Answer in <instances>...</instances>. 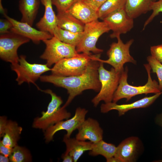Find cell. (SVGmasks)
Returning a JSON list of instances; mask_svg holds the SVG:
<instances>
[{
	"label": "cell",
	"instance_id": "cell-18",
	"mask_svg": "<svg viewBox=\"0 0 162 162\" xmlns=\"http://www.w3.org/2000/svg\"><path fill=\"white\" fill-rule=\"evenodd\" d=\"M67 11L85 24L99 19L97 11L82 0L76 2Z\"/></svg>",
	"mask_w": 162,
	"mask_h": 162
},
{
	"label": "cell",
	"instance_id": "cell-11",
	"mask_svg": "<svg viewBox=\"0 0 162 162\" xmlns=\"http://www.w3.org/2000/svg\"><path fill=\"white\" fill-rule=\"evenodd\" d=\"M88 110L84 108L78 107L76 108L75 114L72 117L58 122L46 129L44 131V139L46 142H49L53 140L54 136L58 131L64 130L67 131L65 135L70 137L74 131L78 129L86 119Z\"/></svg>",
	"mask_w": 162,
	"mask_h": 162
},
{
	"label": "cell",
	"instance_id": "cell-13",
	"mask_svg": "<svg viewBox=\"0 0 162 162\" xmlns=\"http://www.w3.org/2000/svg\"><path fill=\"white\" fill-rule=\"evenodd\" d=\"M4 16L13 25L10 31L29 38L35 44H38L41 41L50 39L53 36L48 32L37 30L28 23L18 21L6 14Z\"/></svg>",
	"mask_w": 162,
	"mask_h": 162
},
{
	"label": "cell",
	"instance_id": "cell-34",
	"mask_svg": "<svg viewBox=\"0 0 162 162\" xmlns=\"http://www.w3.org/2000/svg\"><path fill=\"white\" fill-rule=\"evenodd\" d=\"M8 120L6 116L0 117V137H3L4 135L7 125Z\"/></svg>",
	"mask_w": 162,
	"mask_h": 162
},
{
	"label": "cell",
	"instance_id": "cell-32",
	"mask_svg": "<svg viewBox=\"0 0 162 162\" xmlns=\"http://www.w3.org/2000/svg\"><path fill=\"white\" fill-rule=\"evenodd\" d=\"M13 26L11 22L7 19H0V34H5L9 32Z\"/></svg>",
	"mask_w": 162,
	"mask_h": 162
},
{
	"label": "cell",
	"instance_id": "cell-41",
	"mask_svg": "<svg viewBox=\"0 0 162 162\" xmlns=\"http://www.w3.org/2000/svg\"><path fill=\"white\" fill-rule=\"evenodd\" d=\"M161 148H162V146H161ZM156 162H162V160H159L157 161H156Z\"/></svg>",
	"mask_w": 162,
	"mask_h": 162
},
{
	"label": "cell",
	"instance_id": "cell-37",
	"mask_svg": "<svg viewBox=\"0 0 162 162\" xmlns=\"http://www.w3.org/2000/svg\"><path fill=\"white\" fill-rule=\"evenodd\" d=\"M9 157L6 156L1 154L0 155V162H8L10 161Z\"/></svg>",
	"mask_w": 162,
	"mask_h": 162
},
{
	"label": "cell",
	"instance_id": "cell-28",
	"mask_svg": "<svg viewBox=\"0 0 162 162\" xmlns=\"http://www.w3.org/2000/svg\"><path fill=\"white\" fill-rule=\"evenodd\" d=\"M147 60L152 72L155 73L157 75L159 86L162 91V64L151 55L148 56Z\"/></svg>",
	"mask_w": 162,
	"mask_h": 162
},
{
	"label": "cell",
	"instance_id": "cell-27",
	"mask_svg": "<svg viewBox=\"0 0 162 162\" xmlns=\"http://www.w3.org/2000/svg\"><path fill=\"white\" fill-rule=\"evenodd\" d=\"M11 162H27L32 161L30 152L26 148L18 145L13 148L12 151L9 157Z\"/></svg>",
	"mask_w": 162,
	"mask_h": 162
},
{
	"label": "cell",
	"instance_id": "cell-16",
	"mask_svg": "<svg viewBox=\"0 0 162 162\" xmlns=\"http://www.w3.org/2000/svg\"><path fill=\"white\" fill-rule=\"evenodd\" d=\"M137 137H129L122 141L117 147L114 157L120 162H133L135 159L138 147Z\"/></svg>",
	"mask_w": 162,
	"mask_h": 162
},
{
	"label": "cell",
	"instance_id": "cell-29",
	"mask_svg": "<svg viewBox=\"0 0 162 162\" xmlns=\"http://www.w3.org/2000/svg\"><path fill=\"white\" fill-rule=\"evenodd\" d=\"M150 10L152 11V14L145 22L143 25V30L152 21L155 17L160 13H162V0H158L152 2L150 6Z\"/></svg>",
	"mask_w": 162,
	"mask_h": 162
},
{
	"label": "cell",
	"instance_id": "cell-14",
	"mask_svg": "<svg viewBox=\"0 0 162 162\" xmlns=\"http://www.w3.org/2000/svg\"><path fill=\"white\" fill-rule=\"evenodd\" d=\"M162 94V91L155 94L153 96L145 97L131 103L118 104L116 103L111 102L101 104L100 108L101 113H105L113 110H117L119 116L124 115L131 110L146 107L152 104Z\"/></svg>",
	"mask_w": 162,
	"mask_h": 162
},
{
	"label": "cell",
	"instance_id": "cell-35",
	"mask_svg": "<svg viewBox=\"0 0 162 162\" xmlns=\"http://www.w3.org/2000/svg\"><path fill=\"white\" fill-rule=\"evenodd\" d=\"M13 148L6 146L2 144L1 140L0 141V152L1 154L6 156L9 157L12 153Z\"/></svg>",
	"mask_w": 162,
	"mask_h": 162
},
{
	"label": "cell",
	"instance_id": "cell-23",
	"mask_svg": "<svg viewBox=\"0 0 162 162\" xmlns=\"http://www.w3.org/2000/svg\"><path fill=\"white\" fill-rule=\"evenodd\" d=\"M22 130L16 122L8 120L3 139L1 141L6 147L13 148L17 145V142Z\"/></svg>",
	"mask_w": 162,
	"mask_h": 162
},
{
	"label": "cell",
	"instance_id": "cell-24",
	"mask_svg": "<svg viewBox=\"0 0 162 162\" xmlns=\"http://www.w3.org/2000/svg\"><path fill=\"white\" fill-rule=\"evenodd\" d=\"M116 149L117 147L114 144L107 143L102 140L93 143L92 149L89 151L88 154L92 156L101 155L107 160L114 156Z\"/></svg>",
	"mask_w": 162,
	"mask_h": 162
},
{
	"label": "cell",
	"instance_id": "cell-30",
	"mask_svg": "<svg viewBox=\"0 0 162 162\" xmlns=\"http://www.w3.org/2000/svg\"><path fill=\"white\" fill-rule=\"evenodd\" d=\"M81 0H52V5L56 8L57 12L67 11L74 4Z\"/></svg>",
	"mask_w": 162,
	"mask_h": 162
},
{
	"label": "cell",
	"instance_id": "cell-21",
	"mask_svg": "<svg viewBox=\"0 0 162 162\" xmlns=\"http://www.w3.org/2000/svg\"><path fill=\"white\" fill-rule=\"evenodd\" d=\"M40 0H20L19 9L22 14L20 21L32 26L39 8Z\"/></svg>",
	"mask_w": 162,
	"mask_h": 162
},
{
	"label": "cell",
	"instance_id": "cell-12",
	"mask_svg": "<svg viewBox=\"0 0 162 162\" xmlns=\"http://www.w3.org/2000/svg\"><path fill=\"white\" fill-rule=\"evenodd\" d=\"M102 20L112 31V33L110 35L112 38H116L121 34L127 33L134 26V19L128 16L125 8L112 13Z\"/></svg>",
	"mask_w": 162,
	"mask_h": 162
},
{
	"label": "cell",
	"instance_id": "cell-22",
	"mask_svg": "<svg viewBox=\"0 0 162 162\" xmlns=\"http://www.w3.org/2000/svg\"><path fill=\"white\" fill-rule=\"evenodd\" d=\"M156 0H126L125 9L133 19L150 11L152 3Z\"/></svg>",
	"mask_w": 162,
	"mask_h": 162
},
{
	"label": "cell",
	"instance_id": "cell-4",
	"mask_svg": "<svg viewBox=\"0 0 162 162\" xmlns=\"http://www.w3.org/2000/svg\"><path fill=\"white\" fill-rule=\"evenodd\" d=\"M99 61L100 63L98 71L101 86L98 93L92 100L95 107L102 101L105 103L112 101L114 94L119 85L122 72L117 71L113 68L110 70H107L104 68V63Z\"/></svg>",
	"mask_w": 162,
	"mask_h": 162
},
{
	"label": "cell",
	"instance_id": "cell-20",
	"mask_svg": "<svg viewBox=\"0 0 162 162\" xmlns=\"http://www.w3.org/2000/svg\"><path fill=\"white\" fill-rule=\"evenodd\" d=\"M56 17L58 27L74 32L83 31L85 24L67 11L58 12Z\"/></svg>",
	"mask_w": 162,
	"mask_h": 162
},
{
	"label": "cell",
	"instance_id": "cell-40",
	"mask_svg": "<svg viewBox=\"0 0 162 162\" xmlns=\"http://www.w3.org/2000/svg\"><path fill=\"white\" fill-rule=\"evenodd\" d=\"M2 0H0V10L1 13L4 15L6 14V10L4 8L2 4Z\"/></svg>",
	"mask_w": 162,
	"mask_h": 162
},
{
	"label": "cell",
	"instance_id": "cell-31",
	"mask_svg": "<svg viewBox=\"0 0 162 162\" xmlns=\"http://www.w3.org/2000/svg\"><path fill=\"white\" fill-rule=\"evenodd\" d=\"M150 50L151 55L162 64V44L151 46Z\"/></svg>",
	"mask_w": 162,
	"mask_h": 162
},
{
	"label": "cell",
	"instance_id": "cell-36",
	"mask_svg": "<svg viewBox=\"0 0 162 162\" xmlns=\"http://www.w3.org/2000/svg\"><path fill=\"white\" fill-rule=\"evenodd\" d=\"M62 158L63 162H74L73 157L69 154H63L62 155Z\"/></svg>",
	"mask_w": 162,
	"mask_h": 162
},
{
	"label": "cell",
	"instance_id": "cell-5",
	"mask_svg": "<svg viewBox=\"0 0 162 162\" xmlns=\"http://www.w3.org/2000/svg\"><path fill=\"white\" fill-rule=\"evenodd\" d=\"M110 30L103 21H100L98 20L85 24L83 37L76 47L77 52L88 54H92L91 52L95 54H101L103 50L96 47V43L101 35Z\"/></svg>",
	"mask_w": 162,
	"mask_h": 162
},
{
	"label": "cell",
	"instance_id": "cell-7",
	"mask_svg": "<svg viewBox=\"0 0 162 162\" xmlns=\"http://www.w3.org/2000/svg\"><path fill=\"white\" fill-rule=\"evenodd\" d=\"M117 42H113L107 52L108 57L107 60H103L100 58L98 60L103 63L110 65L116 71L122 72L124 69V64L128 62L136 64V61L130 55V49L134 40L131 39L124 43L120 36L116 38Z\"/></svg>",
	"mask_w": 162,
	"mask_h": 162
},
{
	"label": "cell",
	"instance_id": "cell-3",
	"mask_svg": "<svg viewBox=\"0 0 162 162\" xmlns=\"http://www.w3.org/2000/svg\"><path fill=\"white\" fill-rule=\"evenodd\" d=\"M40 90L50 94L51 96V100L49 104L46 111L42 112L41 117L34 119L32 127L44 131L49 127L58 122L69 118L71 113L68 112L65 108L61 107L63 102L62 100L52 90L47 89Z\"/></svg>",
	"mask_w": 162,
	"mask_h": 162
},
{
	"label": "cell",
	"instance_id": "cell-8",
	"mask_svg": "<svg viewBox=\"0 0 162 162\" xmlns=\"http://www.w3.org/2000/svg\"><path fill=\"white\" fill-rule=\"evenodd\" d=\"M43 42L46 48L40 58L46 61L50 68L63 59L72 57L78 53L75 46L64 43L54 36Z\"/></svg>",
	"mask_w": 162,
	"mask_h": 162
},
{
	"label": "cell",
	"instance_id": "cell-9",
	"mask_svg": "<svg viewBox=\"0 0 162 162\" xmlns=\"http://www.w3.org/2000/svg\"><path fill=\"white\" fill-rule=\"evenodd\" d=\"M11 68L16 74L17 76L16 80L19 85L24 82L28 84L32 83L36 85L35 82L40 78L43 74L51 70L46 64L29 63L24 55L20 56L19 63L11 65Z\"/></svg>",
	"mask_w": 162,
	"mask_h": 162
},
{
	"label": "cell",
	"instance_id": "cell-17",
	"mask_svg": "<svg viewBox=\"0 0 162 162\" xmlns=\"http://www.w3.org/2000/svg\"><path fill=\"white\" fill-rule=\"evenodd\" d=\"M44 7L43 16L37 23L36 26L38 30L48 32L53 36L54 31L58 26L56 15L54 11L52 0H40Z\"/></svg>",
	"mask_w": 162,
	"mask_h": 162
},
{
	"label": "cell",
	"instance_id": "cell-10",
	"mask_svg": "<svg viewBox=\"0 0 162 162\" xmlns=\"http://www.w3.org/2000/svg\"><path fill=\"white\" fill-rule=\"evenodd\" d=\"M30 40L27 38L11 31L7 33L0 34V58L4 61L10 63L11 65L18 63V48Z\"/></svg>",
	"mask_w": 162,
	"mask_h": 162
},
{
	"label": "cell",
	"instance_id": "cell-38",
	"mask_svg": "<svg viewBox=\"0 0 162 162\" xmlns=\"http://www.w3.org/2000/svg\"><path fill=\"white\" fill-rule=\"evenodd\" d=\"M157 123L162 128V113L159 115L157 118Z\"/></svg>",
	"mask_w": 162,
	"mask_h": 162
},
{
	"label": "cell",
	"instance_id": "cell-2",
	"mask_svg": "<svg viewBox=\"0 0 162 162\" xmlns=\"http://www.w3.org/2000/svg\"><path fill=\"white\" fill-rule=\"evenodd\" d=\"M144 66L148 74V81L144 85L134 86L128 82V69L126 66L122 72L119 85L114 94L112 102L116 103L119 100L125 98L126 101L136 95L149 93H155L161 92L158 83L155 80H152L151 74V68L148 64Z\"/></svg>",
	"mask_w": 162,
	"mask_h": 162
},
{
	"label": "cell",
	"instance_id": "cell-6",
	"mask_svg": "<svg viewBox=\"0 0 162 162\" xmlns=\"http://www.w3.org/2000/svg\"><path fill=\"white\" fill-rule=\"evenodd\" d=\"M96 54L78 53L72 57L63 59L51 68L52 74L63 76L81 75L86 71Z\"/></svg>",
	"mask_w": 162,
	"mask_h": 162
},
{
	"label": "cell",
	"instance_id": "cell-26",
	"mask_svg": "<svg viewBox=\"0 0 162 162\" xmlns=\"http://www.w3.org/2000/svg\"><path fill=\"white\" fill-rule=\"evenodd\" d=\"M126 2V0H107L97 11L99 18L103 20L112 13L125 8Z\"/></svg>",
	"mask_w": 162,
	"mask_h": 162
},
{
	"label": "cell",
	"instance_id": "cell-1",
	"mask_svg": "<svg viewBox=\"0 0 162 162\" xmlns=\"http://www.w3.org/2000/svg\"><path fill=\"white\" fill-rule=\"evenodd\" d=\"M100 54H96L86 71L78 75L63 76L52 74L41 76V81L52 83L55 86L67 89L69 96L68 99L62 106L65 108L76 96L86 90H93L99 92L101 85L99 79L98 69L99 65L98 58Z\"/></svg>",
	"mask_w": 162,
	"mask_h": 162
},
{
	"label": "cell",
	"instance_id": "cell-33",
	"mask_svg": "<svg viewBox=\"0 0 162 162\" xmlns=\"http://www.w3.org/2000/svg\"><path fill=\"white\" fill-rule=\"evenodd\" d=\"M98 11L100 6L107 0H82Z\"/></svg>",
	"mask_w": 162,
	"mask_h": 162
},
{
	"label": "cell",
	"instance_id": "cell-15",
	"mask_svg": "<svg viewBox=\"0 0 162 162\" xmlns=\"http://www.w3.org/2000/svg\"><path fill=\"white\" fill-rule=\"evenodd\" d=\"M77 130L75 138L79 140L95 143L103 140V130L98 121L92 118L85 119Z\"/></svg>",
	"mask_w": 162,
	"mask_h": 162
},
{
	"label": "cell",
	"instance_id": "cell-19",
	"mask_svg": "<svg viewBox=\"0 0 162 162\" xmlns=\"http://www.w3.org/2000/svg\"><path fill=\"white\" fill-rule=\"evenodd\" d=\"M63 142L66 146L65 154H69L73 158L74 162H76L84 153L90 150L93 143L77 140L76 138L67 137L65 135Z\"/></svg>",
	"mask_w": 162,
	"mask_h": 162
},
{
	"label": "cell",
	"instance_id": "cell-39",
	"mask_svg": "<svg viewBox=\"0 0 162 162\" xmlns=\"http://www.w3.org/2000/svg\"><path fill=\"white\" fill-rule=\"evenodd\" d=\"M107 162H120L114 156L106 160Z\"/></svg>",
	"mask_w": 162,
	"mask_h": 162
},
{
	"label": "cell",
	"instance_id": "cell-25",
	"mask_svg": "<svg viewBox=\"0 0 162 162\" xmlns=\"http://www.w3.org/2000/svg\"><path fill=\"white\" fill-rule=\"evenodd\" d=\"M83 32H74L62 29L58 26L55 29L53 35L60 41L76 47L81 40Z\"/></svg>",
	"mask_w": 162,
	"mask_h": 162
}]
</instances>
